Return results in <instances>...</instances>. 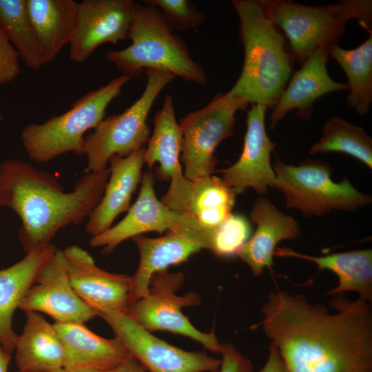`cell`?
Returning <instances> with one entry per match:
<instances>
[{
	"mask_svg": "<svg viewBox=\"0 0 372 372\" xmlns=\"http://www.w3.org/2000/svg\"><path fill=\"white\" fill-rule=\"evenodd\" d=\"M311 303L302 294L270 291L256 324L277 348L289 372H372V307L346 293Z\"/></svg>",
	"mask_w": 372,
	"mask_h": 372,
	"instance_id": "cell-1",
	"label": "cell"
},
{
	"mask_svg": "<svg viewBox=\"0 0 372 372\" xmlns=\"http://www.w3.org/2000/svg\"><path fill=\"white\" fill-rule=\"evenodd\" d=\"M109 176L108 167L85 173L66 192L50 174L27 162H1L0 207L20 218L18 236L25 253L50 243L61 229L88 218L103 196Z\"/></svg>",
	"mask_w": 372,
	"mask_h": 372,
	"instance_id": "cell-2",
	"label": "cell"
},
{
	"mask_svg": "<svg viewBox=\"0 0 372 372\" xmlns=\"http://www.w3.org/2000/svg\"><path fill=\"white\" fill-rule=\"evenodd\" d=\"M244 48L240 74L227 92L248 104L272 109L293 69L294 56L259 0H233Z\"/></svg>",
	"mask_w": 372,
	"mask_h": 372,
	"instance_id": "cell-3",
	"label": "cell"
},
{
	"mask_svg": "<svg viewBox=\"0 0 372 372\" xmlns=\"http://www.w3.org/2000/svg\"><path fill=\"white\" fill-rule=\"evenodd\" d=\"M131 44L119 50H109L104 59L130 79L146 70H156L198 85L205 84L206 74L194 61L185 42L167 23L156 8L135 3L127 35Z\"/></svg>",
	"mask_w": 372,
	"mask_h": 372,
	"instance_id": "cell-4",
	"label": "cell"
},
{
	"mask_svg": "<svg viewBox=\"0 0 372 372\" xmlns=\"http://www.w3.org/2000/svg\"><path fill=\"white\" fill-rule=\"evenodd\" d=\"M259 1L285 33L294 58L301 65L318 48L337 44L351 19H358L363 28L372 32L371 0H342L323 6L289 0Z\"/></svg>",
	"mask_w": 372,
	"mask_h": 372,
	"instance_id": "cell-5",
	"label": "cell"
},
{
	"mask_svg": "<svg viewBox=\"0 0 372 372\" xmlns=\"http://www.w3.org/2000/svg\"><path fill=\"white\" fill-rule=\"evenodd\" d=\"M130 80L121 74L99 88L89 90L63 114L42 123L25 125L21 139L30 159L45 163L68 152L83 155L85 132L104 118L109 104Z\"/></svg>",
	"mask_w": 372,
	"mask_h": 372,
	"instance_id": "cell-6",
	"label": "cell"
},
{
	"mask_svg": "<svg viewBox=\"0 0 372 372\" xmlns=\"http://www.w3.org/2000/svg\"><path fill=\"white\" fill-rule=\"evenodd\" d=\"M273 169V187L282 194L286 206L305 216H322L333 210L353 211L372 201L371 196L358 191L349 179L334 182L331 167L322 161L307 159L293 165L278 158Z\"/></svg>",
	"mask_w": 372,
	"mask_h": 372,
	"instance_id": "cell-7",
	"label": "cell"
},
{
	"mask_svg": "<svg viewBox=\"0 0 372 372\" xmlns=\"http://www.w3.org/2000/svg\"><path fill=\"white\" fill-rule=\"evenodd\" d=\"M145 87L134 103L120 114L104 118L85 136L83 155L87 158L85 173L107 167L114 155L125 157L143 147L149 138L147 116L162 90L175 78L156 70H146Z\"/></svg>",
	"mask_w": 372,
	"mask_h": 372,
	"instance_id": "cell-8",
	"label": "cell"
},
{
	"mask_svg": "<svg viewBox=\"0 0 372 372\" xmlns=\"http://www.w3.org/2000/svg\"><path fill=\"white\" fill-rule=\"evenodd\" d=\"M248 105L228 92H218L207 105L179 120L180 157L187 179L196 181L213 175L218 162L214 156L216 147L232 136L236 113Z\"/></svg>",
	"mask_w": 372,
	"mask_h": 372,
	"instance_id": "cell-9",
	"label": "cell"
},
{
	"mask_svg": "<svg viewBox=\"0 0 372 372\" xmlns=\"http://www.w3.org/2000/svg\"><path fill=\"white\" fill-rule=\"evenodd\" d=\"M183 280V275L179 272L169 273L165 270L155 273L150 280L147 295L134 302L127 315L149 332L167 331L180 334L200 343L214 353H220L221 343L214 331H199L183 314V307L200 302L195 293L183 296L176 294Z\"/></svg>",
	"mask_w": 372,
	"mask_h": 372,
	"instance_id": "cell-10",
	"label": "cell"
},
{
	"mask_svg": "<svg viewBox=\"0 0 372 372\" xmlns=\"http://www.w3.org/2000/svg\"><path fill=\"white\" fill-rule=\"evenodd\" d=\"M115 338L149 372H218L221 360L205 352L188 351L158 338L125 313L99 315Z\"/></svg>",
	"mask_w": 372,
	"mask_h": 372,
	"instance_id": "cell-11",
	"label": "cell"
},
{
	"mask_svg": "<svg viewBox=\"0 0 372 372\" xmlns=\"http://www.w3.org/2000/svg\"><path fill=\"white\" fill-rule=\"evenodd\" d=\"M145 149L144 163L150 171L156 163L161 180L170 185L161 201L169 209L185 214L192 189V181L187 179L180 165L181 133L176 118L171 95H166L161 108L154 118V131Z\"/></svg>",
	"mask_w": 372,
	"mask_h": 372,
	"instance_id": "cell-12",
	"label": "cell"
},
{
	"mask_svg": "<svg viewBox=\"0 0 372 372\" xmlns=\"http://www.w3.org/2000/svg\"><path fill=\"white\" fill-rule=\"evenodd\" d=\"M212 231L196 224L169 230L158 238L133 237L140 260L132 276V304L147 295L150 280L155 273L185 262L201 249L209 250Z\"/></svg>",
	"mask_w": 372,
	"mask_h": 372,
	"instance_id": "cell-13",
	"label": "cell"
},
{
	"mask_svg": "<svg viewBox=\"0 0 372 372\" xmlns=\"http://www.w3.org/2000/svg\"><path fill=\"white\" fill-rule=\"evenodd\" d=\"M62 251L71 285L85 304L98 316L127 314L132 305V276L102 269L87 251L76 245Z\"/></svg>",
	"mask_w": 372,
	"mask_h": 372,
	"instance_id": "cell-14",
	"label": "cell"
},
{
	"mask_svg": "<svg viewBox=\"0 0 372 372\" xmlns=\"http://www.w3.org/2000/svg\"><path fill=\"white\" fill-rule=\"evenodd\" d=\"M19 309L46 313L61 323H85L98 316L74 290L63 251L58 249L40 269Z\"/></svg>",
	"mask_w": 372,
	"mask_h": 372,
	"instance_id": "cell-15",
	"label": "cell"
},
{
	"mask_svg": "<svg viewBox=\"0 0 372 372\" xmlns=\"http://www.w3.org/2000/svg\"><path fill=\"white\" fill-rule=\"evenodd\" d=\"M141 182L138 198L126 216L108 230L92 237L89 241L91 246L102 247L103 254H110L123 241L145 232L163 233L198 223L190 215L176 212L158 199L151 171L142 175Z\"/></svg>",
	"mask_w": 372,
	"mask_h": 372,
	"instance_id": "cell-16",
	"label": "cell"
},
{
	"mask_svg": "<svg viewBox=\"0 0 372 372\" xmlns=\"http://www.w3.org/2000/svg\"><path fill=\"white\" fill-rule=\"evenodd\" d=\"M135 3L132 0H83L79 3L70 59L76 63L84 62L101 45L116 44L127 39Z\"/></svg>",
	"mask_w": 372,
	"mask_h": 372,
	"instance_id": "cell-17",
	"label": "cell"
},
{
	"mask_svg": "<svg viewBox=\"0 0 372 372\" xmlns=\"http://www.w3.org/2000/svg\"><path fill=\"white\" fill-rule=\"evenodd\" d=\"M267 110L260 104L251 105L247 112V130L241 154L232 165L218 171L221 174L220 178L236 194L251 188L263 195L269 187H273L275 173L271 154L276 143L271 142L265 128Z\"/></svg>",
	"mask_w": 372,
	"mask_h": 372,
	"instance_id": "cell-18",
	"label": "cell"
},
{
	"mask_svg": "<svg viewBox=\"0 0 372 372\" xmlns=\"http://www.w3.org/2000/svg\"><path fill=\"white\" fill-rule=\"evenodd\" d=\"M329 56V47L318 48L291 76L272 108V130L289 111L296 110L300 118L308 119L318 99L330 92L349 90L347 83L337 82L329 76L327 68Z\"/></svg>",
	"mask_w": 372,
	"mask_h": 372,
	"instance_id": "cell-19",
	"label": "cell"
},
{
	"mask_svg": "<svg viewBox=\"0 0 372 372\" xmlns=\"http://www.w3.org/2000/svg\"><path fill=\"white\" fill-rule=\"evenodd\" d=\"M53 324L64 347V369L69 372L113 370L132 358L117 338L101 337L84 323L54 322Z\"/></svg>",
	"mask_w": 372,
	"mask_h": 372,
	"instance_id": "cell-20",
	"label": "cell"
},
{
	"mask_svg": "<svg viewBox=\"0 0 372 372\" xmlns=\"http://www.w3.org/2000/svg\"><path fill=\"white\" fill-rule=\"evenodd\" d=\"M256 229L238 254L255 276L271 269L273 257L279 242L297 238L301 234L297 221L279 210L266 197L258 198L250 212Z\"/></svg>",
	"mask_w": 372,
	"mask_h": 372,
	"instance_id": "cell-21",
	"label": "cell"
},
{
	"mask_svg": "<svg viewBox=\"0 0 372 372\" xmlns=\"http://www.w3.org/2000/svg\"><path fill=\"white\" fill-rule=\"evenodd\" d=\"M145 149L110 158V176L103 196L85 225V232L92 237L108 230L118 215L129 210L132 194L141 180Z\"/></svg>",
	"mask_w": 372,
	"mask_h": 372,
	"instance_id": "cell-22",
	"label": "cell"
},
{
	"mask_svg": "<svg viewBox=\"0 0 372 372\" xmlns=\"http://www.w3.org/2000/svg\"><path fill=\"white\" fill-rule=\"evenodd\" d=\"M57 248L49 243L28 253L9 267L0 269V344L11 353L18 335L12 327L14 311L22 302L40 269Z\"/></svg>",
	"mask_w": 372,
	"mask_h": 372,
	"instance_id": "cell-23",
	"label": "cell"
},
{
	"mask_svg": "<svg viewBox=\"0 0 372 372\" xmlns=\"http://www.w3.org/2000/svg\"><path fill=\"white\" fill-rule=\"evenodd\" d=\"M25 6L43 63H49L74 37L79 2L74 0H25Z\"/></svg>",
	"mask_w": 372,
	"mask_h": 372,
	"instance_id": "cell-24",
	"label": "cell"
},
{
	"mask_svg": "<svg viewBox=\"0 0 372 372\" xmlns=\"http://www.w3.org/2000/svg\"><path fill=\"white\" fill-rule=\"evenodd\" d=\"M26 321L15 345V362L19 371L64 369L65 351L53 324L38 312L26 311Z\"/></svg>",
	"mask_w": 372,
	"mask_h": 372,
	"instance_id": "cell-25",
	"label": "cell"
},
{
	"mask_svg": "<svg viewBox=\"0 0 372 372\" xmlns=\"http://www.w3.org/2000/svg\"><path fill=\"white\" fill-rule=\"evenodd\" d=\"M274 256L297 258L314 262L319 271L329 270L338 278V285L327 294L335 296L353 291L370 302L372 300V250L371 249L313 256L290 248H276Z\"/></svg>",
	"mask_w": 372,
	"mask_h": 372,
	"instance_id": "cell-26",
	"label": "cell"
},
{
	"mask_svg": "<svg viewBox=\"0 0 372 372\" xmlns=\"http://www.w3.org/2000/svg\"><path fill=\"white\" fill-rule=\"evenodd\" d=\"M329 52L347 77L348 105L358 114H366L372 103V32L364 43L353 50L333 44L329 47Z\"/></svg>",
	"mask_w": 372,
	"mask_h": 372,
	"instance_id": "cell-27",
	"label": "cell"
},
{
	"mask_svg": "<svg viewBox=\"0 0 372 372\" xmlns=\"http://www.w3.org/2000/svg\"><path fill=\"white\" fill-rule=\"evenodd\" d=\"M236 195L220 178L214 175L192 181L185 214L203 227L214 230L231 214Z\"/></svg>",
	"mask_w": 372,
	"mask_h": 372,
	"instance_id": "cell-28",
	"label": "cell"
},
{
	"mask_svg": "<svg viewBox=\"0 0 372 372\" xmlns=\"http://www.w3.org/2000/svg\"><path fill=\"white\" fill-rule=\"evenodd\" d=\"M340 152L348 154L372 169V139L360 126L335 116L324 125L320 140L309 152L310 155Z\"/></svg>",
	"mask_w": 372,
	"mask_h": 372,
	"instance_id": "cell-29",
	"label": "cell"
},
{
	"mask_svg": "<svg viewBox=\"0 0 372 372\" xmlns=\"http://www.w3.org/2000/svg\"><path fill=\"white\" fill-rule=\"evenodd\" d=\"M0 29L28 68L39 70L45 65L28 15L25 0H0Z\"/></svg>",
	"mask_w": 372,
	"mask_h": 372,
	"instance_id": "cell-30",
	"label": "cell"
},
{
	"mask_svg": "<svg viewBox=\"0 0 372 372\" xmlns=\"http://www.w3.org/2000/svg\"><path fill=\"white\" fill-rule=\"evenodd\" d=\"M251 234V226L247 218L231 213L213 230L209 251L219 258L237 256Z\"/></svg>",
	"mask_w": 372,
	"mask_h": 372,
	"instance_id": "cell-31",
	"label": "cell"
},
{
	"mask_svg": "<svg viewBox=\"0 0 372 372\" xmlns=\"http://www.w3.org/2000/svg\"><path fill=\"white\" fill-rule=\"evenodd\" d=\"M142 2L158 9L174 30H192L205 20V14L189 0H143Z\"/></svg>",
	"mask_w": 372,
	"mask_h": 372,
	"instance_id": "cell-32",
	"label": "cell"
},
{
	"mask_svg": "<svg viewBox=\"0 0 372 372\" xmlns=\"http://www.w3.org/2000/svg\"><path fill=\"white\" fill-rule=\"evenodd\" d=\"M19 58V52L0 29V85L13 81L20 74Z\"/></svg>",
	"mask_w": 372,
	"mask_h": 372,
	"instance_id": "cell-33",
	"label": "cell"
},
{
	"mask_svg": "<svg viewBox=\"0 0 372 372\" xmlns=\"http://www.w3.org/2000/svg\"><path fill=\"white\" fill-rule=\"evenodd\" d=\"M222 355L218 372H253L251 361L230 343H221Z\"/></svg>",
	"mask_w": 372,
	"mask_h": 372,
	"instance_id": "cell-34",
	"label": "cell"
},
{
	"mask_svg": "<svg viewBox=\"0 0 372 372\" xmlns=\"http://www.w3.org/2000/svg\"><path fill=\"white\" fill-rule=\"evenodd\" d=\"M258 372H289L276 346L271 342L267 360Z\"/></svg>",
	"mask_w": 372,
	"mask_h": 372,
	"instance_id": "cell-35",
	"label": "cell"
},
{
	"mask_svg": "<svg viewBox=\"0 0 372 372\" xmlns=\"http://www.w3.org/2000/svg\"><path fill=\"white\" fill-rule=\"evenodd\" d=\"M11 353L6 351L0 344V372H8Z\"/></svg>",
	"mask_w": 372,
	"mask_h": 372,
	"instance_id": "cell-36",
	"label": "cell"
},
{
	"mask_svg": "<svg viewBox=\"0 0 372 372\" xmlns=\"http://www.w3.org/2000/svg\"><path fill=\"white\" fill-rule=\"evenodd\" d=\"M125 372H146L145 369L132 357L128 360Z\"/></svg>",
	"mask_w": 372,
	"mask_h": 372,
	"instance_id": "cell-37",
	"label": "cell"
},
{
	"mask_svg": "<svg viewBox=\"0 0 372 372\" xmlns=\"http://www.w3.org/2000/svg\"><path fill=\"white\" fill-rule=\"evenodd\" d=\"M127 362L125 364H124L123 365H122L121 366H120V367H118V368H117L116 369L108 370V371H88V372H125L126 364H127Z\"/></svg>",
	"mask_w": 372,
	"mask_h": 372,
	"instance_id": "cell-38",
	"label": "cell"
},
{
	"mask_svg": "<svg viewBox=\"0 0 372 372\" xmlns=\"http://www.w3.org/2000/svg\"><path fill=\"white\" fill-rule=\"evenodd\" d=\"M16 372H69L65 369H55V370H46V371H18Z\"/></svg>",
	"mask_w": 372,
	"mask_h": 372,
	"instance_id": "cell-39",
	"label": "cell"
},
{
	"mask_svg": "<svg viewBox=\"0 0 372 372\" xmlns=\"http://www.w3.org/2000/svg\"><path fill=\"white\" fill-rule=\"evenodd\" d=\"M3 117L2 113H1V110H0V121H1V120H3Z\"/></svg>",
	"mask_w": 372,
	"mask_h": 372,
	"instance_id": "cell-40",
	"label": "cell"
}]
</instances>
